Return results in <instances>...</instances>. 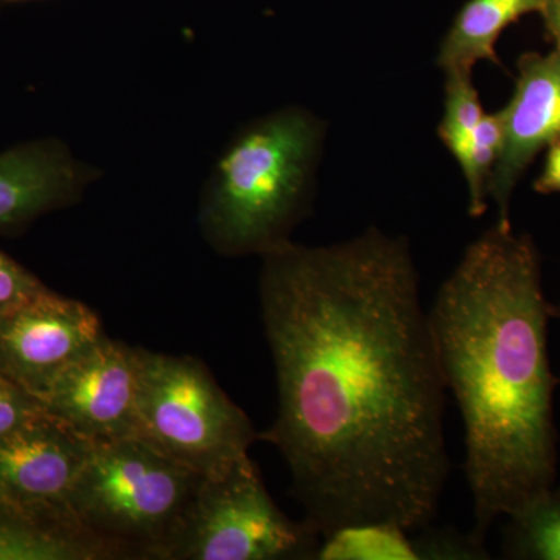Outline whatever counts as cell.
<instances>
[{
    "label": "cell",
    "instance_id": "52a82bcc",
    "mask_svg": "<svg viewBox=\"0 0 560 560\" xmlns=\"http://www.w3.org/2000/svg\"><path fill=\"white\" fill-rule=\"evenodd\" d=\"M140 348L103 337L40 397L44 410L91 444L138 438Z\"/></svg>",
    "mask_w": 560,
    "mask_h": 560
},
{
    "label": "cell",
    "instance_id": "6da1fadb",
    "mask_svg": "<svg viewBox=\"0 0 560 560\" xmlns=\"http://www.w3.org/2000/svg\"><path fill=\"white\" fill-rule=\"evenodd\" d=\"M261 323L278 448L320 539L360 523L427 528L451 459L445 386L410 245L371 228L348 242L265 254Z\"/></svg>",
    "mask_w": 560,
    "mask_h": 560
},
{
    "label": "cell",
    "instance_id": "7402d4cb",
    "mask_svg": "<svg viewBox=\"0 0 560 560\" xmlns=\"http://www.w3.org/2000/svg\"><path fill=\"white\" fill-rule=\"evenodd\" d=\"M540 14L544 18L547 38L555 47H560V0H547Z\"/></svg>",
    "mask_w": 560,
    "mask_h": 560
},
{
    "label": "cell",
    "instance_id": "8992f818",
    "mask_svg": "<svg viewBox=\"0 0 560 560\" xmlns=\"http://www.w3.org/2000/svg\"><path fill=\"white\" fill-rule=\"evenodd\" d=\"M320 540L279 510L248 456L202 478L164 560L316 559Z\"/></svg>",
    "mask_w": 560,
    "mask_h": 560
},
{
    "label": "cell",
    "instance_id": "8fae6325",
    "mask_svg": "<svg viewBox=\"0 0 560 560\" xmlns=\"http://www.w3.org/2000/svg\"><path fill=\"white\" fill-rule=\"evenodd\" d=\"M75 179L72 164L46 147H21L0 154V230L68 200Z\"/></svg>",
    "mask_w": 560,
    "mask_h": 560
},
{
    "label": "cell",
    "instance_id": "277c9868",
    "mask_svg": "<svg viewBox=\"0 0 560 560\" xmlns=\"http://www.w3.org/2000/svg\"><path fill=\"white\" fill-rule=\"evenodd\" d=\"M202 478L139 438L98 442L77 477L70 508L117 559L164 560Z\"/></svg>",
    "mask_w": 560,
    "mask_h": 560
},
{
    "label": "cell",
    "instance_id": "3957f363",
    "mask_svg": "<svg viewBox=\"0 0 560 560\" xmlns=\"http://www.w3.org/2000/svg\"><path fill=\"white\" fill-rule=\"evenodd\" d=\"M323 128L285 110L246 131L228 151L202 223L228 254H265L287 243L311 190Z\"/></svg>",
    "mask_w": 560,
    "mask_h": 560
},
{
    "label": "cell",
    "instance_id": "44dd1931",
    "mask_svg": "<svg viewBox=\"0 0 560 560\" xmlns=\"http://www.w3.org/2000/svg\"><path fill=\"white\" fill-rule=\"evenodd\" d=\"M544 168L539 178L534 180V190L537 194H560V138L547 147Z\"/></svg>",
    "mask_w": 560,
    "mask_h": 560
},
{
    "label": "cell",
    "instance_id": "7c38bea8",
    "mask_svg": "<svg viewBox=\"0 0 560 560\" xmlns=\"http://www.w3.org/2000/svg\"><path fill=\"white\" fill-rule=\"evenodd\" d=\"M547 0H469L442 39L438 66L445 75H471L478 61L503 68L495 44L510 25L541 13Z\"/></svg>",
    "mask_w": 560,
    "mask_h": 560
},
{
    "label": "cell",
    "instance_id": "e0dca14e",
    "mask_svg": "<svg viewBox=\"0 0 560 560\" xmlns=\"http://www.w3.org/2000/svg\"><path fill=\"white\" fill-rule=\"evenodd\" d=\"M444 103V117L438 135L459 161L486 114L471 75H447Z\"/></svg>",
    "mask_w": 560,
    "mask_h": 560
},
{
    "label": "cell",
    "instance_id": "5b68a950",
    "mask_svg": "<svg viewBox=\"0 0 560 560\" xmlns=\"http://www.w3.org/2000/svg\"><path fill=\"white\" fill-rule=\"evenodd\" d=\"M138 438L212 477L248 458L259 434L200 360L140 349Z\"/></svg>",
    "mask_w": 560,
    "mask_h": 560
},
{
    "label": "cell",
    "instance_id": "7a4b0ae2",
    "mask_svg": "<svg viewBox=\"0 0 560 560\" xmlns=\"http://www.w3.org/2000/svg\"><path fill=\"white\" fill-rule=\"evenodd\" d=\"M445 386L466 429L475 526L493 523L555 486L558 431L541 257L529 234L495 223L471 242L429 312Z\"/></svg>",
    "mask_w": 560,
    "mask_h": 560
},
{
    "label": "cell",
    "instance_id": "ffe728a7",
    "mask_svg": "<svg viewBox=\"0 0 560 560\" xmlns=\"http://www.w3.org/2000/svg\"><path fill=\"white\" fill-rule=\"evenodd\" d=\"M43 401L0 371V438L44 415Z\"/></svg>",
    "mask_w": 560,
    "mask_h": 560
},
{
    "label": "cell",
    "instance_id": "4fadbf2b",
    "mask_svg": "<svg viewBox=\"0 0 560 560\" xmlns=\"http://www.w3.org/2000/svg\"><path fill=\"white\" fill-rule=\"evenodd\" d=\"M116 559L83 530L35 517L0 500V560Z\"/></svg>",
    "mask_w": 560,
    "mask_h": 560
},
{
    "label": "cell",
    "instance_id": "2e32d148",
    "mask_svg": "<svg viewBox=\"0 0 560 560\" xmlns=\"http://www.w3.org/2000/svg\"><path fill=\"white\" fill-rule=\"evenodd\" d=\"M503 127L500 114H485L471 136L466 153L458 161L469 186V213L480 219L488 210L489 184L499 161Z\"/></svg>",
    "mask_w": 560,
    "mask_h": 560
},
{
    "label": "cell",
    "instance_id": "ba28073f",
    "mask_svg": "<svg viewBox=\"0 0 560 560\" xmlns=\"http://www.w3.org/2000/svg\"><path fill=\"white\" fill-rule=\"evenodd\" d=\"M91 447L90 441L47 412L24 423L0 438V500L86 533L70 508V493Z\"/></svg>",
    "mask_w": 560,
    "mask_h": 560
},
{
    "label": "cell",
    "instance_id": "5bb4252c",
    "mask_svg": "<svg viewBox=\"0 0 560 560\" xmlns=\"http://www.w3.org/2000/svg\"><path fill=\"white\" fill-rule=\"evenodd\" d=\"M504 558L560 560V488L552 486L508 517Z\"/></svg>",
    "mask_w": 560,
    "mask_h": 560
},
{
    "label": "cell",
    "instance_id": "9a60e30c",
    "mask_svg": "<svg viewBox=\"0 0 560 560\" xmlns=\"http://www.w3.org/2000/svg\"><path fill=\"white\" fill-rule=\"evenodd\" d=\"M319 560H419L408 533L394 523H360L320 540Z\"/></svg>",
    "mask_w": 560,
    "mask_h": 560
},
{
    "label": "cell",
    "instance_id": "9c48e42d",
    "mask_svg": "<svg viewBox=\"0 0 560 560\" xmlns=\"http://www.w3.org/2000/svg\"><path fill=\"white\" fill-rule=\"evenodd\" d=\"M103 337L102 320L88 305L47 290L0 318V371L40 400Z\"/></svg>",
    "mask_w": 560,
    "mask_h": 560
},
{
    "label": "cell",
    "instance_id": "30bf717a",
    "mask_svg": "<svg viewBox=\"0 0 560 560\" xmlns=\"http://www.w3.org/2000/svg\"><path fill=\"white\" fill-rule=\"evenodd\" d=\"M514 95L500 110L503 140L489 184L501 226H512L511 200L540 151L560 138V47L526 51L517 61Z\"/></svg>",
    "mask_w": 560,
    "mask_h": 560
},
{
    "label": "cell",
    "instance_id": "d6986e66",
    "mask_svg": "<svg viewBox=\"0 0 560 560\" xmlns=\"http://www.w3.org/2000/svg\"><path fill=\"white\" fill-rule=\"evenodd\" d=\"M47 290L35 276L0 253V318L20 311Z\"/></svg>",
    "mask_w": 560,
    "mask_h": 560
},
{
    "label": "cell",
    "instance_id": "603a6c76",
    "mask_svg": "<svg viewBox=\"0 0 560 560\" xmlns=\"http://www.w3.org/2000/svg\"><path fill=\"white\" fill-rule=\"evenodd\" d=\"M552 319L559 320L560 323V300L552 304Z\"/></svg>",
    "mask_w": 560,
    "mask_h": 560
},
{
    "label": "cell",
    "instance_id": "ac0fdd59",
    "mask_svg": "<svg viewBox=\"0 0 560 560\" xmlns=\"http://www.w3.org/2000/svg\"><path fill=\"white\" fill-rule=\"evenodd\" d=\"M418 539L412 540L419 559H489L485 541L474 534L452 533V530L420 529Z\"/></svg>",
    "mask_w": 560,
    "mask_h": 560
}]
</instances>
